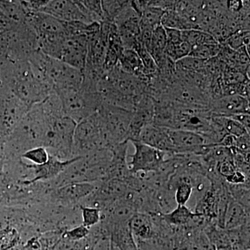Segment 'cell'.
Listing matches in <instances>:
<instances>
[{"mask_svg":"<svg viewBox=\"0 0 250 250\" xmlns=\"http://www.w3.org/2000/svg\"><path fill=\"white\" fill-rule=\"evenodd\" d=\"M54 93L60 99L65 116L77 123L97 113L104 103L98 91H88L82 85L56 90Z\"/></svg>","mask_w":250,"mask_h":250,"instance_id":"obj_1","label":"cell"},{"mask_svg":"<svg viewBox=\"0 0 250 250\" xmlns=\"http://www.w3.org/2000/svg\"><path fill=\"white\" fill-rule=\"evenodd\" d=\"M40 12L48 14L62 22L77 21L85 24L96 22L81 1H47Z\"/></svg>","mask_w":250,"mask_h":250,"instance_id":"obj_2","label":"cell"},{"mask_svg":"<svg viewBox=\"0 0 250 250\" xmlns=\"http://www.w3.org/2000/svg\"><path fill=\"white\" fill-rule=\"evenodd\" d=\"M131 143L135 149L134 154L131 156V161L128 164L131 173L156 172L160 169L167 153L149 147L140 141Z\"/></svg>","mask_w":250,"mask_h":250,"instance_id":"obj_3","label":"cell"},{"mask_svg":"<svg viewBox=\"0 0 250 250\" xmlns=\"http://www.w3.org/2000/svg\"><path fill=\"white\" fill-rule=\"evenodd\" d=\"M170 136L174 154L202 156L210 147L204 136L192 131L170 129Z\"/></svg>","mask_w":250,"mask_h":250,"instance_id":"obj_4","label":"cell"},{"mask_svg":"<svg viewBox=\"0 0 250 250\" xmlns=\"http://www.w3.org/2000/svg\"><path fill=\"white\" fill-rule=\"evenodd\" d=\"M154 100L152 97L145 94L136 106L130 122L126 141H139L140 134L143 128L154 123Z\"/></svg>","mask_w":250,"mask_h":250,"instance_id":"obj_5","label":"cell"},{"mask_svg":"<svg viewBox=\"0 0 250 250\" xmlns=\"http://www.w3.org/2000/svg\"><path fill=\"white\" fill-rule=\"evenodd\" d=\"M88 41L87 35L67 37L61 61L83 72L88 54Z\"/></svg>","mask_w":250,"mask_h":250,"instance_id":"obj_6","label":"cell"},{"mask_svg":"<svg viewBox=\"0 0 250 250\" xmlns=\"http://www.w3.org/2000/svg\"><path fill=\"white\" fill-rule=\"evenodd\" d=\"M211 116L229 117L242 113H250L249 100L238 95H228L210 104Z\"/></svg>","mask_w":250,"mask_h":250,"instance_id":"obj_7","label":"cell"},{"mask_svg":"<svg viewBox=\"0 0 250 250\" xmlns=\"http://www.w3.org/2000/svg\"><path fill=\"white\" fill-rule=\"evenodd\" d=\"M137 141L167 154H174L170 129L167 128L154 124L147 125L141 131L139 141Z\"/></svg>","mask_w":250,"mask_h":250,"instance_id":"obj_8","label":"cell"},{"mask_svg":"<svg viewBox=\"0 0 250 250\" xmlns=\"http://www.w3.org/2000/svg\"><path fill=\"white\" fill-rule=\"evenodd\" d=\"M82 156H75L66 161H61L54 155L49 154V160L43 165L31 166V167L35 170V177L26 184H32L39 180H45L54 178L59 174L68 168L70 166L80 160Z\"/></svg>","mask_w":250,"mask_h":250,"instance_id":"obj_9","label":"cell"},{"mask_svg":"<svg viewBox=\"0 0 250 250\" xmlns=\"http://www.w3.org/2000/svg\"><path fill=\"white\" fill-rule=\"evenodd\" d=\"M129 226L135 241H149L155 238V230L151 215L137 212L130 219Z\"/></svg>","mask_w":250,"mask_h":250,"instance_id":"obj_10","label":"cell"},{"mask_svg":"<svg viewBox=\"0 0 250 250\" xmlns=\"http://www.w3.org/2000/svg\"><path fill=\"white\" fill-rule=\"evenodd\" d=\"M118 65L126 73L138 77L143 82H147L150 77L146 75L142 62L134 49H124L120 57Z\"/></svg>","mask_w":250,"mask_h":250,"instance_id":"obj_11","label":"cell"},{"mask_svg":"<svg viewBox=\"0 0 250 250\" xmlns=\"http://www.w3.org/2000/svg\"><path fill=\"white\" fill-rule=\"evenodd\" d=\"M250 216L249 210L231 198L224 218V229H233L250 224Z\"/></svg>","mask_w":250,"mask_h":250,"instance_id":"obj_12","label":"cell"},{"mask_svg":"<svg viewBox=\"0 0 250 250\" xmlns=\"http://www.w3.org/2000/svg\"><path fill=\"white\" fill-rule=\"evenodd\" d=\"M95 189L89 182H71L59 189V195L65 201L75 202L93 193Z\"/></svg>","mask_w":250,"mask_h":250,"instance_id":"obj_13","label":"cell"},{"mask_svg":"<svg viewBox=\"0 0 250 250\" xmlns=\"http://www.w3.org/2000/svg\"><path fill=\"white\" fill-rule=\"evenodd\" d=\"M153 202L158 213L160 215L170 213L177 207L174 191L168 186L152 190Z\"/></svg>","mask_w":250,"mask_h":250,"instance_id":"obj_14","label":"cell"},{"mask_svg":"<svg viewBox=\"0 0 250 250\" xmlns=\"http://www.w3.org/2000/svg\"><path fill=\"white\" fill-rule=\"evenodd\" d=\"M166 45H167V36H166L165 28L161 24L154 28L153 30L150 44L147 49V52L154 59L156 65H159L166 57L165 54Z\"/></svg>","mask_w":250,"mask_h":250,"instance_id":"obj_15","label":"cell"},{"mask_svg":"<svg viewBox=\"0 0 250 250\" xmlns=\"http://www.w3.org/2000/svg\"><path fill=\"white\" fill-rule=\"evenodd\" d=\"M194 213L187 205H177L170 213L161 215L166 223L174 228H184L190 221Z\"/></svg>","mask_w":250,"mask_h":250,"instance_id":"obj_16","label":"cell"},{"mask_svg":"<svg viewBox=\"0 0 250 250\" xmlns=\"http://www.w3.org/2000/svg\"><path fill=\"white\" fill-rule=\"evenodd\" d=\"M0 9L5 17L15 24L27 23L28 14L20 1H0Z\"/></svg>","mask_w":250,"mask_h":250,"instance_id":"obj_17","label":"cell"},{"mask_svg":"<svg viewBox=\"0 0 250 250\" xmlns=\"http://www.w3.org/2000/svg\"><path fill=\"white\" fill-rule=\"evenodd\" d=\"M250 224L241 228L227 230L232 250H250Z\"/></svg>","mask_w":250,"mask_h":250,"instance_id":"obj_18","label":"cell"},{"mask_svg":"<svg viewBox=\"0 0 250 250\" xmlns=\"http://www.w3.org/2000/svg\"><path fill=\"white\" fill-rule=\"evenodd\" d=\"M182 41L188 42L191 47L201 45L218 44L213 36L207 31L198 29H188L182 31Z\"/></svg>","mask_w":250,"mask_h":250,"instance_id":"obj_19","label":"cell"},{"mask_svg":"<svg viewBox=\"0 0 250 250\" xmlns=\"http://www.w3.org/2000/svg\"><path fill=\"white\" fill-rule=\"evenodd\" d=\"M166 11L157 6L149 4L148 1L141 15V27H147L154 29L157 26L161 25V20Z\"/></svg>","mask_w":250,"mask_h":250,"instance_id":"obj_20","label":"cell"},{"mask_svg":"<svg viewBox=\"0 0 250 250\" xmlns=\"http://www.w3.org/2000/svg\"><path fill=\"white\" fill-rule=\"evenodd\" d=\"M212 119L218 123L228 135L238 138L246 134H250L248 130L241 123L231 118L223 116H211Z\"/></svg>","mask_w":250,"mask_h":250,"instance_id":"obj_21","label":"cell"},{"mask_svg":"<svg viewBox=\"0 0 250 250\" xmlns=\"http://www.w3.org/2000/svg\"><path fill=\"white\" fill-rule=\"evenodd\" d=\"M228 189L231 198L242 207H244L246 210L250 211V184L236 185L228 184Z\"/></svg>","mask_w":250,"mask_h":250,"instance_id":"obj_22","label":"cell"},{"mask_svg":"<svg viewBox=\"0 0 250 250\" xmlns=\"http://www.w3.org/2000/svg\"><path fill=\"white\" fill-rule=\"evenodd\" d=\"M221 49L222 45L220 43L194 46L192 47L189 57L207 62L218 57Z\"/></svg>","mask_w":250,"mask_h":250,"instance_id":"obj_23","label":"cell"},{"mask_svg":"<svg viewBox=\"0 0 250 250\" xmlns=\"http://www.w3.org/2000/svg\"><path fill=\"white\" fill-rule=\"evenodd\" d=\"M191 46L184 41L175 44L167 42L165 54L174 62H177V61L188 57L191 52Z\"/></svg>","mask_w":250,"mask_h":250,"instance_id":"obj_24","label":"cell"},{"mask_svg":"<svg viewBox=\"0 0 250 250\" xmlns=\"http://www.w3.org/2000/svg\"><path fill=\"white\" fill-rule=\"evenodd\" d=\"M104 21L113 22L117 16L129 4V1H101Z\"/></svg>","mask_w":250,"mask_h":250,"instance_id":"obj_25","label":"cell"},{"mask_svg":"<svg viewBox=\"0 0 250 250\" xmlns=\"http://www.w3.org/2000/svg\"><path fill=\"white\" fill-rule=\"evenodd\" d=\"M222 44L228 46L230 49L234 51L243 47H246V48L248 49V51H249L250 31L240 30L236 31V32L231 34Z\"/></svg>","mask_w":250,"mask_h":250,"instance_id":"obj_26","label":"cell"},{"mask_svg":"<svg viewBox=\"0 0 250 250\" xmlns=\"http://www.w3.org/2000/svg\"><path fill=\"white\" fill-rule=\"evenodd\" d=\"M134 51H136V53L139 56L141 62H142L146 75L147 76H152V75H155L158 71L157 65H156L154 59L152 58L151 54L147 52L146 47L143 46L141 42H139L137 46L135 47Z\"/></svg>","mask_w":250,"mask_h":250,"instance_id":"obj_27","label":"cell"},{"mask_svg":"<svg viewBox=\"0 0 250 250\" xmlns=\"http://www.w3.org/2000/svg\"><path fill=\"white\" fill-rule=\"evenodd\" d=\"M22 157L31 161L35 166L43 165L49 160V154L43 146L31 148L23 153Z\"/></svg>","mask_w":250,"mask_h":250,"instance_id":"obj_28","label":"cell"},{"mask_svg":"<svg viewBox=\"0 0 250 250\" xmlns=\"http://www.w3.org/2000/svg\"><path fill=\"white\" fill-rule=\"evenodd\" d=\"M83 226L90 229L102 221V210L93 207H81Z\"/></svg>","mask_w":250,"mask_h":250,"instance_id":"obj_29","label":"cell"},{"mask_svg":"<svg viewBox=\"0 0 250 250\" xmlns=\"http://www.w3.org/2000/svg\"><path fill=\"white\" fill-rule=\"evenodd\" d=\"M174 191L177 205L185 206L191 198L193 188L191 184L182 183L176 187Z\"/></svg>","mask_w":250,"mask_h":250,"instance_id":"obj_30","label":"cell"},{"mask_svg":"<svg viewBox=\"0 0 250 250\" xmlns=\"http://www.w3.org/2000/svg\"><path fill=\"white\" fill-rule=\"evenodd\" d=\"M81 2L89 11L95 22L101 23L104 21L101 1H81Z\"/></svg>","mask_w":250,"mask_h":250,"instance_id":"obj_31","label":"cell"},{"mask_svg":"<svg viewBox=\"0 0 250 250\" xmlns=\"http://www.w3.org/2000/svg\"><path fill=\"white\" fill-rule=\"evenodd\" d=\"M90 233V229L81 225L65 233V236L70 241H80L85 238Z\"/></svg>","mask_w":250,"mask_h":250,"instance_id":"obj_32","label":"cell"},{"mask_svg":"<svg viewBox=\"0 0 250 250\" xmlns=\"http://www.w3.org/2000/svg\"><path fill=\"white\" fill-rule=\"evenodd\" d=\"M16 242V233L15 231H4L0 235V250L7 249L14 246Z\"/></svg>","mask_w":250,"mask_h":250,"instance_id":"obj_33","label":"cell"},{"mask_svg":"<svg viewBox=\"0 0 250 250\" xmlns=\"http://www.w3.org/2000/svg\"><path fill=\"white\" fill-rule=\"evenodd\" d=\"M227 183L236 185V184H250V178H248L243 172L236 170L234 173L225 179Z\"/></svg>","mask_w":250,"mask_h":250,"instance_id":"obj_34","label":"cell"},{"mask_svg":"<svg viewBox=\"0 0 250 250\" xmlns=\"http://www.w3.org/2000/svg\"><path fill=\"white\" fill-rule=\"evenodd\" d=\"M165 30L167 36V42L168 43L175 44L182 41V31L170 28H165Z\"/></svg>","mask_w":250,"mask_h":250,"instance_id":"obj_35","label":"cell"},{"mask_svg":"<svg viewBox=\"0 0 250 250\" xmlns=\"http://www.w3.org/2000/svg\"><path fill=\"white\" fill-rule=\"evenodd\" d=\"M215 250H231V247H229V248H221V249H218Z\"/></svg>","mask_w":250,"mask_h":250,"instance_id":"obj_36","label":"cell"}]
</instances>
